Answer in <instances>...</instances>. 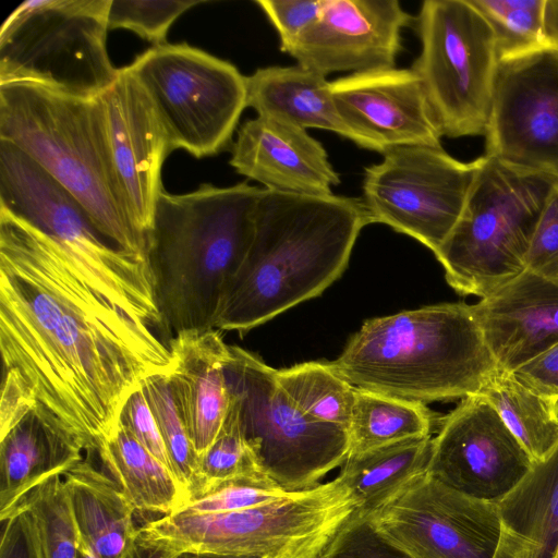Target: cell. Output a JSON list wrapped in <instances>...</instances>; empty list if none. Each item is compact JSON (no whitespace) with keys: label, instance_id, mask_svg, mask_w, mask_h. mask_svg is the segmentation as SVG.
I'll list each match as a JSON object with an SVG mask.
<instances>
[{"label":"cell","instance_id":"17","mask_svg":"<svg viewBox=\"0 0 558 558\" xmlns=\"http://www.w3.org/2000/svg\"><path fill=\"white\" fill-rule=\"evenodd\" d=\"M412 21L397 0H327L288 54L324 76L396 68L401 31Z\"/></svg>","mask_w":558,"mask_h":558},{"label":"cell","instance_id":"42","mask_svg":"<svg viewBox=\"0 0 558 558\" xmlns=\"http://www.w3.org/2000/svg\"><path fill=\"white\" fill-rule=\"evenodd\" d=\"M0 522V558H44L34 517L22 501Z\"/></svg>","mask_w":558,"mask_h":558},{"label":"cell","instance_id":"10","mask_svg":"<svg viewBox=\"0 0 558 558\" xmlns=\"http://www.w3.org/2000/svg\"><path fill=\"white\" fill-rule=\"evenodd\" d=\"M226 376L257 466L280 488L315 487L344 462L348 429L305 416L278 384L276 369L257 355L230 345Z\"/></svg>","mask_w":558,"mask_h":558},{"label":"cell","instance_id":"47","mask_svg":"<svg viewBox=\"0 0 558 558\" xmlns=\"http://www.w3.org/2000/svg\"><path fill=\"white\" fill-rule=\"evenodd\" d=\"M77 558H98L81 539Z\"/></svg>","mask_w":558,"mask_h":558},{"label":"cell","instance_id":"11","mask_svg":"<svg viewBox=\"0 0 558 558\" xmlns=\"http://www.w3.org/2000/svg\"><path fill=\"white\" fill-rule=\"evenodd\" d=\"M0 209L58 241L106 292L138 307L156 303L149 260L118 247L68 189L5 140H0Z\"/></svg>","mask_w":558,"mask_h":558},{"label":"cell","instance_id":"30","mask_svg":"<svg viewBox=\"0 0 558 558\" xmlns=\"http://www.w3.org/2000/svg\"><path fill=\"white\" fill-rule=\"evenodd\" d=\"M497 411L531 458L543 460L558 444V404L499 372L478 393Z\"/></svg>","mask_w":558,"mask_h":558},{"label":"cell","instance_id":"9","mask_svg":"<svg viewBox=\"0 0 558 558\" xmlns=\"http://www.w3.org/2000/svg\"><path fill=\"white\" fill-rule=\"evenodd\" d=\"M411 70L441 136L485 135L499 64L494 33L470 0H426Z\"/></svg>","mask_w":558,"mask_h":558},{"label":"cell","instance_id":"6","mask_svg":"<svg viewBox=\"0 0 558 558\" xmlns=\"http://www.w3.org/2000/svg\"><path fill=\"white\" fill-rule=\"evenodd\" d=\"M558 177L517 168L489 156L464 209L435 254L447 282L481 299L525 270L527 251Z\"/></svg>","mask_w":558,"mask_h":558},{"label":"cell","instance_id":"35","mask_svg":"<svg viewBox=\"0 0 558 558\" xmlns=\"http://www.w3.org/2000/svg\"><path fill=\"white\" fill-rule=\"evenodd\" d=\"M289 493L262 472L244 473L208 485L202 493L189 497L180 510L194 513L236 511L269 504Z\"/></svg>","mask_w":558,"mask_h":558},{"label":"cell","instance_id":"33","mask_svg":"<svg viewBox=\"0 0 558 558\" xmlns=\"http://www.w3.org/2000/svg\"><path fill=\"white\" fill-rule=\"evenodd\" d=\"M489 24L498 59L547 48L544 29L546 0H470Z\"/></svg>","mask_w":558,"mask_h":558},{"label":"cell","instance_id":"41","mask_svg":"<svg viewBox=\"0 0 558 558\" xmlns=\"http://www.w3.org/2000/svg\"><path fill=\"white\" fill-rule=\"evenodd\" d=\"M118 423L123 425L150 453L171 470L160 430L142 384L125 400Z\"/></svg>","mask_w":558,"mask_h":558},{"label":"cell","instance_id":"18","mask_svg":"<svg viewBox=\"0 0 558 558\" xmlns=\"http://www.w3.org/2000/svg\"><path fill=\"white\" fill-rule=\"evenodd\" d=\"M101 104L111 153L130 218L147 239L161 186V167L171 151L165 128L144 87L128 66L119 69Z\"/></svg>","mask_w":558,"mask_h":558},{"label":"cell","instance_id":"23","mask_svg":"<svg viewBox=\"0 0 558 558\" xmlns=\"http://www.w3.org/2000/svg\"><path fill=\"white\" fill-rule=\"evenodd\" d=\"M80 438L36 402L0 437V518L36 485L84 460Z\"/></svg>","mask_w":558,"mask_h":558},{"label":"cell","instance_id":"15","mask_svg":"<svg viewBox=\"0 0 558 558\" xmlns=\"http://www.w3.org/2000/svg\"><path fill=\"white\" fill-rule=\"evenodd\" d=\"M485 155L558 177V50L500 60Z\"/></svg>","mask_w":558,"mask_h":558},{"label":"cell","instance_id":"2","mask_svg":"<svg viewBox=\"0 0 558 558\" xmlns=\"http://www.w3.org/2000/svg\"><path fill=\"white\" fill-rule=\"evenodd\" d=\"M369 223L360 198L264 189L251 247L215 329L243 335L322 294L345 270L360 232Z\"/></svg>","mask_w":558,"mask_h":558},{"label":"cell","instance_id":"25","mask_svg":"<svg viewBox=\"0 0 558 558\" xmlns=\"http://www.w3.org/2000/svg\"><path fill=\"white\" fill-rule=\"evenodd\" d=\"M62 477L80 539L98 558H126L138 526L120 485L86 459Z\"/></svg>","mask_w":558,"mask_h":558},{"label":"cell","instance_id":"8","mask_svg":"<svg viewBox=\"0 0 558 558\" xmlns=\"http://www.w3.org/2000/svg\"><path fill=\"white\" fill-rule=\"evenodd\" d=\"M111 0H28L0 31V85L97 98L116 81L106 45Z\"/></svg>","mask_w":558,"mask_h":558},{"label":"cell","instance_id":"38","mask_svg":"<svg viewBox=\"0 0 558 558\" xmlns=\"http://www.w3.org/2000/svg\"><path fill=\"white\" fill-rule=\"evenodd\" d=\"M317 558H414L386 538L367 515L353 511Z\"/></svg>","mask_w":558,"mask_h":558},{"label":"cell","instance_id":"34","mask_svg":"<svg viewBox=\"0 0 558 558\" xmlns=\"http://www.w3.org/2000/svg\"><path fill=\"white\" fill-rule=\"evenodd\" d=\"M32 512L44 558H77L80 534L61 475H52L21 500Z\"/></svg>","mask_w":558,"mask_h":558},{"label":"cell","instance_id":"4","mask_svg":"<svg viewBox=\"0 0 558 558\" xmlns=\"http://www.w3.org/2000/svg\"><path fill=\"white\" fill-rule=\"evenodd\" d=\"M329 363L355 388L424 404L478 395L498 373L465 303L368 319Z\"/></svg>","mask_w":558,"mask_h":558},{"label":"cell","instance_id":"3","mask_svg":"<svg viewBox=\"0 0 558 558\" xmlns=\"http://www.w3.org/2000/svg\"><path fill=\"white\" fill-rule=\"evenodd\" d=\"M264 189L202 184L158 195L148 260L168 332L214 329L222 301L251 247Z\"/></svg>","mask_w":558,"mask_h":558},{"label":"cell","instance_id":"7","mask_svg":"<svg viewBox=\"0 0 558 558\" xmlns=\"http://www.w3.org/2000/svg\"><path fill=\"white\" fill-rule=\"evenodd\" d=\"M354 510L349 488L337 476L243 510H180L146 521L138 526V533L173 550L317 558Z\"/></svg>","mask_w":558,"mask_h":558},{"label":"cell","instance_id":"37","mask_svg":"<svg viewBox=\"0 0 558 558\" xmlns=\"http://www.w3.org/2000/svg\"><path fill=\"white\" fill-rule=\"evenodd\" d=\"M199 1L111 0L108 27L124 28L155 44H165L174 21Z\"/></svg>","mask_w":558,"mask_h":558},{"label":"cell","instance_id":"43","mask_svg":"<svg viewBox=\"0 0 558 558\" xmlns=\"http://www.w3.org/2000/svg\"><path fill=\"white\" fill-rule=\"evenodd\" d=\"M511 374L527 389L558 404V343Z\"/></svg>","mask_w":558,"mask_h":558},{"label":"cell","instance_id":"27","mask_svg":"<svg viewBox=\"0 0 558 558\" xmlns=\"http://www.w3.org/2000/svg\"><path fill=\"white\" fill-rule=\"evenodd\" d=\"M96 451L136 512L162 517L179 511L187 500L186 490L172 471L120 423Z\"/></svg>","mask_w":558,"mask_h":558},{"label":"cell","instance_id":"26","mask_svg":"<svg viewBox=\"0 0 558 558\" xmlns=\"http://www.w3.org/2000/svg\"><path fill=\"white\" fill-rule=\"evenodd\" d=\"M506 542L515 558H555L558 548V444L534 462L497 504Z\"/></svg>","mask_w":558,"mask_h":558},{"label":"cell","instance_id":"5","mask_svg":"<svg viewBox=\"0 0 558 558\" xmlns=\"http://www.w3.org/2000/svg\"><path fill=\"white\" fill-rule=\"evenodd\" d=\"M0 140L17 146L68 189L118 247L148 259L132 222L97 98L32 84L0 85Z\"/></svg>","mask_w":558,"mask_h":558},{"label":"cell","instance_id":"45","mask_svg":"<svg viewBox=\"0 0 558 558\" xmlns=\"http://www.w3.org/2000/svg\"><path fill=\"white\" fill-rule=\"evenodd\" d=\"M126 558H265L259 555L218 554L195 550H173L143 537L137 530Z\"/></svg>","mask_w":558,"mask_h":558},{"label":"cell","instance_id":"1","mask_svg":"<svg viewBox=\"0 0 558 558\" xmlns=\"http://www.w3.org/2000/svg\"><path fill=\"white\" fill-rule=\"evenodd\" d=\"M163 318L100 288L53 238L0 209V349L87 451L117 428L132 391L168 373Z\"/></svg>","mask_w":558,"mask_h":558},{"label":"cell","instance_id":"20","mask_svg":"<svg viewBox=\"0 0 558 558\" xmlns=\"http://www.w3.org/2000/svg\"><path fill=\"white\" fill-rule=\"evenodd\" d=\"M230 165L275 192L326 196L340 183L320 142L305 129L271 116H257L240 126Z\"/></svg>","mask_w":558,"mask_h":558},{"label":"cell","instance_id":"14","mask_svg":"<svg viewBox=\"0 0 558 558\" xmlns=\"http://www.w3.org/2000/svg\"><path fill=\"white\" fill-rule=\"evenodd\" d=\"M390 542L414 558H515L497 504L465 496L426 472L367 514Z\"/></svg>","mask_w":558,"mask_h":558},{"label":"cell","instance_id":"12","mask_svg":"<svg viewBox=\"0 0 558 558\" xmlns=\"http://www.w3.org/2000/svg\"><path fill=\"white\" fill-rule=\"evenodd\" d=\"M149 96L170 149L196 158L230 143L246 105V76L230 62L187 44H162L128 66Z\"/></svg>","mask_w":558,"mask_h":558},{"label":"cell","instance_id":"40","mask_svg":"<svg viewBox=\"0 0 558 558\" xmlns=\"http://www.w3.org/2000/svg\"><path fill=\"white\" fill-rule=\"evenodd\" d=\"M525 269L558 281V183L537 222L527 251Z\"/></svg>","mask_w":558,"mask_h":558},{"label":"cell","instance_id":"28","mask_svg":"<svg viewBox=\"0 0 558 558\" xmlns=\"http://www.w3.org/2000/svg\"><path fill=\"white\" fill-rule=\"evenodd\" d=\"M432 439L413 437L348 454L338 477L349 488L355 511L367 515L411 478L426 472Z\"/></svg>","mask_w":558,"mask_h":558},{"label":"cell","instance_id":"39","mask_svg":"<svg viewBox=\"0 0 558 558\" xmlns=\"http://www.w3.org/2000/svg\"><path fill=\"white\" fill-rule=\"evenodd\" d=\"M327 0H257L279 36L280 50L288 53L319 19Z\"/></svg>","mask_w":558,"mask_h":558},{"label":"cell","instance_id":"46","mask_svg":"<svg viewBox=\"0 0 558 558\" xmlns=\"http://www.w3.org/2000/svg\"><path fill=\"white\" fill-rule=\"evenodd\" d=\"M544 29L547 46L558 50V0H546Z\"/></svg>","mask_w":558,"mask_h":558},{"label":"cell","instance_id":"24","mask_svg":"<svg viewBox=\"0 0 558 558\" xmlns=\"http://www.w3.org/2000/svg\"><path fill=\"white\" fill-rule=\"evenodd\" d=\"M329 86L326 76L299 64L260 68L246 76V105L257 116L283 119L305 130L330 131L366 149L338 112Z\"/></svg>","mask_w":558,"mask_h":558},{"label":"cell","instance_id":"13","mask_svg":"<svg viewBox=\"0 0 558 558\" xmlns=\"http://www.w3.org/2000/svg\"><path fill=\"white\" fill-rule=\"evenodd\" d=\"M383 156L365 168L362 182L372 223L387 225L436 254L464 209L480 158L463 162L428 145L396 146Z\"/></svg>","mask_w":558,"mask_h":558},{"label":"cell","instance_id":"29","mask_svg":"<svg viewBox=\"0 0 558 558\" xmlns=\"http://www.w3.org/2000/svg\"><path fill=\"white\" fill-rule=\"evenodd\" d=\"M440 420L424 403L356 388L348 427L349 454L408 438L432 436Z\"/></svg>","mask_w":558,"mask_h":558},{"label":"cell","instance_id":"31","mask_svg":"<svg viewBox=\"0 0 558 558\" xmlns=\"http://www.w3.org/2000/svg\"><path fill=\"white\" fill-rule=\"evenodd\" d=\"M276 378L305 416L348 429L356 388L337 374L329 362H304L276 369Z\"/></svg>","mask_w":558,"mask_h":558},{"label":"cell","instance_id":"22","mask_svg":"<svg viewBox=\"0 0 558 558\" xmlns=\"http://www.w3.org/2000/svg\"><path fill=\"white\" fill-rule=\"evenodd\" d=\"M168 345L172 356L168 374L193 447L202 457L229 409L226 364L230 345L215 328L179 332Z\"/></svg>","mask_w":558,"mask_h":558},{"label":"cell","instance_id":"48","mask_svg":"<svg viewBox=\"0 0 558 558\" xmlns=\"http://www.w3.org/2000/svg\"><path fill=\"white\" fill-rule=\"evenodd\" d=\"M555 558H558V548H557V551H556V556H555Z\"/></svg>","mask_w":558,"mask_h":558},{"label":"cell","instance_id":"21","mask_svg":"<svg viewBox=\"0 0 558 558\" xmlns=\"http://www.w3.org/2000/svg\"><path fill=\"white\" fill-rule=\"evenodd\" d=\"M471 310L499 372L512 373L558 343V281L531 270Z\"/></svg>","mask_w":558,"mask_h":558},{"label":"cell","instance_id":"36","mask_svg":"<svg viewBox=\"0 0 558 558\" xmlns=\"http://www.w3.org/2000/svg\"><path fill=\"white\" fill-rule=\"evenodd\" d=\"M252 472L260 470L244 436L238 401L230 392V404L222 426L201 457L202 492L213 483Z\"/></svg>","mask_w":558,"mask_h":558},{"label":"cell","instance_id":"32","mask_svg":"<svg viewBox=\"0 0 558 558\" xmlns=\"http://www.w3.org/2000/svg\"><path fill=\"white\" fill-rule=\"evenodd\" d=\"M142 388L160 430L172 473L189 497L201 493V457L189 436L169 374L147 376Z\"/></svg>","mask_w":558,"mask_h":558},{"label":"cell","instance_id":"44","mask_svg":"<svg viewBox=\"0 0 558 558\" xmlns=\"http://www.w3.org/2000/svg\"><path fill=\"white\" fill-rule=\"evenodd\" d=\"M36 402L31 390L15 371H3L0 401V434H4Z\"/></svg>","mask_w":558,"mask_h":558},{"label":"cell","instance_id":"16","mask_svg":"<svg viewBox=\"0 0 558 558\" xmlns=\"http://www.w3.org/2000/svg\"><path fill=\"white\" fill-rule=\"evenodd\" d=\"M426 473L474 499L498 504L529 473L534 460L481 395L461 399L440 420Z\"/></svg>","mask_w":558,"mask_h":558},{"label":"cell","instance_id":"19","mask_svg":"<svg viewBox=\"0 0 558 558\" xmlns=\"http://www.w3.org/2000/svg\"><path fill=\"white\" fill-rule=\"evenodd\" d=\"M330 94L343 121L384 155L403 145L441 146L422 86L411 69L352 73L330 82Z\"/></svg>","mask_w":558,"mask_h":558}]
</instances>
